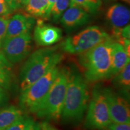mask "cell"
Wrapping results in <instances>:
<instances>
[{"instance_id": "1", "label": "cell", "mask_w": 130, "mask_h": 130, "mask_svg": "<svg viewBox=\"0 0 130 130\" xmlns=\"http://www.w3.org/2000/svg\"><path fill=\"white\" fill-rule=\"evenodd\" d=\"M90 93L88 84L83 75L71 71L61 118L68 124H78L87 109Z\"/></svg>"}, {"instance_id": "2", "label": "cell", "mask_w": 130, "mask_h": 130, "mask_svg": "<svg viewBox=\"0 0 130 130\" xmlns=\"http://www.w3.org/2000/svg\"><path fill=\"white\" fill-rule=\"evenodd\" d=\"M63 56L58 46L40 48L28 57L21 68L19 73L21 92L37 79L56 67L62 61Z\"/></svg>"}, {"instance_id": "3", "label": "cell", "mask_w": 130, "mask_h": 130, "mask_svg": "<svg viewBox=\"0 0 130 130\" xmlns=\"http://www.w3.org/2000/svg\"><path fill=\"white\" fill-rule=\"evenodd\" d=\"M113 42L111 38L79 54V64L86 80L98 82L111 78Z\"/></svg>"}, {"instance_id": "4", "label": "cell", "mask_w": 130, "mask_h": 130, "mask_svg": "<svg viewBox=\"0 0 130 130\" xmlns=\"http://www.w3.org/2000/svg\"><path fill=\"white\" fill-rule=\"evenodd\" d=\"M70 73L67 68L60 69L51 88L34 113L37 118L54 121L61 118Z\"/></svg>"}, {"instance_id": "5", "label": "cell", "mask_w": 130, "mask_h": 130, "mask_svg": "<svg viewBox=\"0 0 130 130\" xmlns=\"http://www.w3.org/2000/svg\"><path fill=\"white\" fill-rule=\"evenodd\" d=\"M58 66L53 68L27 89L21 92L20 108L24 112L34 114L45 98L60 71Z\"/></svg>"}, {"instance_id": "6", "label": "cell", "mask_w": 130, "mask_h": 130, "mask_svg": "<svg viewBox=\"0 0 130 130\" xmlns=\"http://www.w3.org/2000/svg\"><path fill=\"white\" fill-rule=\"evenodd\" d=\"M110 39L111 37L100 27L92 26L68 37L61 43L60 47L67 53L80 54Z\"/></svg>"}, {"instance_id": "7", "label": "cell", "mask_w": 130, "mask_h": 130, "mask_svg": "<svg viewBox=\"0 0 130 130\" xmlns=\"http://www.w3.org/2000/svg\"><path fill=\"white\" fill-rule=\"evenodd\" d=\"M87 108L84 121L87 129L103 130L112 122L106 100L100 86L93 87Z\"/></svg>"}, {"instance_id": "8", "label": "cell", "mask_w": 130, "mask_h": 130, "mask_svg": "<svg viewBox=\"0 0 130 130\" xmlns=\"http://www.w3.org/2000/svg\"><path fill=\"white\" fill-rule=\"evenodd\" d=\"M1 48L4 56L12 64L23 61L28 57L32 50L30 33L4 39Z\"/></svg>"}, {"instance_id": "9", "label": "cell", "mask_w": 130, "mask_h": 130, "mask_svg": "<svg viewBox=\"0 0 130 130\" xmlns=\"http://www.w3.org/2000/svg\"><path fill=\"white\" fill-rule=\"evenodd\" d=\"M111 121L116 123H130V109L127 99L115 92L110 87H103Z\"/></svg>"}, {"instance_id": "10", "label": "cell", "mask_w": 130, "mask_h": 130, "mask_svg": "<svg viewBox=\"0 0 130 130\" xmlns=\"http://www.w3.org/2000/svg\"><path fill=\"white\" fill-rule=\"evenodd\" d=\"M62 37L61 29L46 25L42 20H38L34 31V39L37 45L50 46L58 42Z\"/></svg>"}, {"instance_id": "11", "label": "cell", "mask_w": 130, "mask_h": 130, "mask_svg": "<svg viewBox=\"0 0 130 130\" xmlns=\"http://www.w3.org/2000/svg\"><path fill=\"white\" fill-rule=\"evenodd\" d=\"M35 20L29 14L18 13L9 19L4 39L31 33Z\"/></svg>"}, {"instance_id": "12", "label": "cell", "mask_w": 130, "mask_h": 130, "mask_svg": "<svg viewBox=\"0 0 130 130\" xmlns=\"http://www.w3.org/2000/svg\"><path fill=\"white\" fill-rule=\"evenodd\" d=\"M89 21L87 12L78 7H71L63 13L60 22L63 27L71 31L85 25Z\"/></svg>"}, {"instance_id": "13", "label": "cell", "mask_w": 130, "mask_h": 130, "mask_svg": "<svg viewBox=\"0 0 130 130\" xmlns=\"http://www.w3.org/2000/svg\"><path fill=\"white\" fill-rule=\"evenodd\" d=\"M106 18L110 25L113 27V31L120 30L129 23V10L122 4H114L107 10Z\"/></svg>"}, {"instance_id": "14", "label": "cell", "mask_w": 130, "mask_h": 130, "mask_svg": "<svg viewBox=\"0 0 130 130\" xmlns=\"http://www.w3.org/2000/svg\"><path fill=\"white\" fill-rule=\"evenodd\" d=\"M111 60V78L129 63V55L122 45L115 41L112 45Z\"/></svg>"}, {"instance_id": "15", "label": "cell", "mask_w": 130, "mask_h": 130, "mask_svg": "<svg viewBox=\"0 0 130 130\" xmlns=\"http://www.w3.org/2000/svg\"><path fill=\"white\" fill-rule=\"evenodd\" d=\"M13 82V64L0 51V86L5 90L11 89Z\"/></svg>"}, {"instance_id": "16", "label": "cell", "mask_w": 130, "mask_h": 130, "mask_svg": "<svg viewBox=\"0 0 130 130\" xmlns=\"http://www.w3.org/2000/svg\"><path fill=\"white\" fill-rule=\"evenodd\" d=\"M25 115L21 108L14 105H9L0 109V130L13 124L21 117Z\"/></svg>"}, {"instance_id": "17", "label": "cell", "mask_w": 130, "mask_h": 130, "mask_svg": "<svg viewBox=\"0 0 130 130\" xmlns=\"http://www.w3.org/2000/svg\"><path fill=\"white\" fill-rule=\"evenodd\" d=\"M113 84L127 98L129 97L130 89V64L123 68L118 74L113 77Z\"/></svg>"}, {"instance_id": "18", "label": "cell", "mask_w": 130, "mask_h": 130, "mask_svg": "<svg viewBox=\"0 0 130 130\" xmlns=\"http://www.w3.org/2000/svg\"><path fill=\"white\" fill-rule=\"evenodd\" d=\"M25 6V10L29 15L47 18L48 0H29Z\"/></svg>"}, {"instance_id": "19", "label": "cell", "mask_w": 130, "mask_h": 130, "mask_svg": "<svg viewBox=\"0 0 130 130\" xmlns=\"http://www.w3.org/2000/svg\"><path fill=\"white\" fill-rule=\"evenodd\" d=\"M101 0H71V7L81 8L87 13H95L101 6Z\"/></svg>"}, {"instance_id": "20", "label": "cell", "mask_w": 130, "mask_h": 130, "mask_svg": "<svg viewBox=\"0 0 130 130\" xmlns=\"http://www.w3.org/2000/svg\"><path fill=\"white\" fill-rule=\"evenodd\" d=\"M69 4L70 0H56L50 12V16L53 17L54 21L59 20L63 13L69 6Z\"/></svg>"}, {"instance_id": "21", "label": "cell", "mask_w": 130, "mask_h": 130, "mask_svg": "<svg viewBox=\"0 0 130 130\" xmlns=\"http://www.w3.org/2000/svg\"><path fill=\"white\" fill-rule=\"evenodd\" d=\"M30 118V117L28 116L25 114L15 122L3 130H24Z\"/></svg>"}, {"instance_id": "22", "label": "cell", "mask_w": 130, "mask_h": 130, "mask_svg": "<svg viewBox=\"0 0 130 130\" xmlns=\"http://www.w3.org/2000/svg\"><path fill=\"white\" fill-rule=\"evenodd\" d=\"M9 21V18H8L0 16V48H1L3 42L6 37Z\"/></svg>"}, {"instance_id": "23", "label": "cell", "mask_w": 130, "mask_h": 130, "mask_svg": "<svg viewBox=\"0 0 130 130\" xmlns=\"http://www.w3.org/2000/svg\"><path fill=\"white\" fill-rule=\"evenodd\" d=\"M104 130H130V123L112 122Z\"/></svg>"}, {"instance_id": "24", "label": "cell", "mask_w": 130, "mask_h": 130, "mask_svg": "<svg viewBox=\"0 0 130 130\" xmlns=\"http://www.w3.org/2000/svg\"><path fill=\"white\" fill-rule=\"evenodd\" d=\"M10 10L6 3H0V16L9 18V16L10 14Z\"/></svg>"}, {"instance_id": "25", "label": "cell", "mask_w": 130, "mask_h": 130, "mask_svg": "<svg viewBox=\"0 0 130 130\" xmlns=\"http://www.w3.org/2000/svg\"><path fill=\"white\" fill-rule=\"evenodd\" d=\"M10 10H16L20 6L19 0H4Z\"/></svg>"}, {"instance_id": "26", "label": "cell", "mask_w": 130, "mask_h": 130, "mask_svg": "<svg viewBox=\"0 0 130 130\" xmlns=\"http://www.w3.org/2000/svg\"><path fill=\"white\" fill-rule=\"evenodd\" d=\"M8 100V95L6 90L0 86V106L4 105Z\"/></svg>"}, {"instance_id": "27", "label": "cell", "mask_w": 130, "mask_h": 130, "mask_svg": "<svg viewBox=\"0 0 130 130\" xmlns=\"http://www.w3.org/2000/svg\"><path fill=\"white\" fill-rule=\"evenodd\" d=\"M40 126L42 130H58L47 122H42L41 124H40Z\"/></svg>"}, {"instance_id": "28", "label": "cell", "mask_w": 130, "mask_h": 130, "mask_svg": "<svg viewBox=\"0 0 130 130\" xmlns=\"http://www.w3.org/2000/svg\"><path fill=\"white\" fill-rule=\"evenodd\" d=\"M36 124L37 123L34 121V120L32 119L31 118L24 130H35Z\"/></svg>"}, {"instance_id": "29", "label": "cell", "mask_w": 130, "mask_h": 130, "mask_svg": "<svg viewBox=\"0 0 130 130\" xmlns=\"http://www.w3.org/2000/svg\"><path fill=\"white\" fill-rule=\"evenodd\" d=\"M56 0H48V9L46 11V16L47 18L50 17V12H51V10L52 7L53 6L54 3L56 2Z\"/></svg>"}, {"instance_id": "30", "label": "cell", "mask_w": 130, "mask_h": 130, "mask_svg": "<svg viewBox=\"0 0 130 130\" xmlns=\"http://www.w3.org/2000/svg\"><path fill=\"white\" fill-rule=\"evenodd\" d=\"M19 3H20V4H22L25 6L26 4H27V3L28 2L29 0H19Z\"/></svg>"}, {"instance_id": "31", "label": "cell", "mask_w": 130, "mask_h": 130, "mask_svg": "<svg viewBox=\"0 0 130 130\" xmlns=\"http://www.w3.org/2000/svg\"><path fill=\"white\" fill-rule=\"evenodd\" d=\"M35 130H42L41 128H40V124H38V123H37L36 126V129Z\"/></svg>"}, {"instance_id": "32", "label": "cell", "mask_w": 130, "mask_h": 130, "mask_svg": "<svg viewBox=\"0 0 130 130\" xmlns=\"http://www.w3.org/2000/svg\"><path fill=\"white\" fill-rule=\"evenodd\" d=\"M122 1H123V2L126 3V4H130V0H122Z\"/></svg>"}, {"instance_id": "33", "label": "cell", "mask_w": 130, "mask_h": 130, "mask_svg": "<svg viewBox=\"0 0 130 130\" xmlns=\"http://www.w3.org/2000/svg\"><path fill=\"white\" fill-rule=\"evenodd\" d=\"M0 3H6V2H5L4 0H0Z\"/></svg>"}]
</instances>
